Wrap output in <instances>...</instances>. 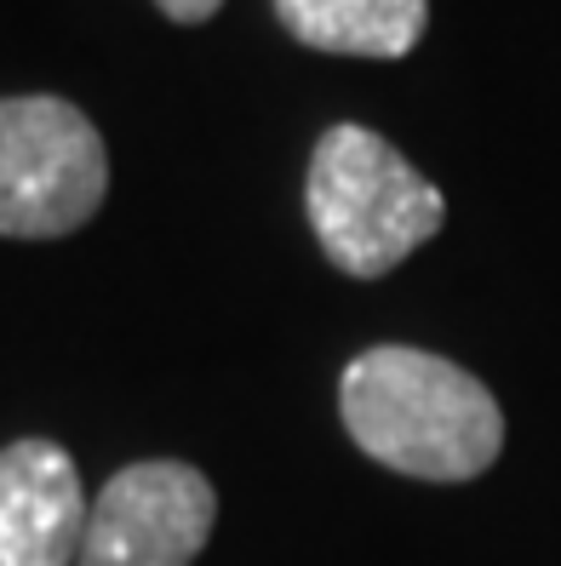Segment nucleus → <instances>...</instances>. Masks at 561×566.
<instances>
[{
    "instance_id": "7",
    "label": "nucleus",
    "mask_w": 561,
    "mask_h": 566,
    "mask_svg": "<svg viewBox=\"0 0 561 566\" xmlns=\"http://www.w3.org/2000/svg\"><path fill=\"white\" fill-rule=\"evenodd\" d=\"M160 18H173V23H207L224 0H155Z\"/></svg>"
},
{
    "instance_id": "6",
    "label": "nucleus",
    "mask_w": 561,
    "mask_h": 566,
    "mask_svg": "<svg viewBox=\"0 0 561 566\" xmlns=\"http://www.w3.org/2000/svg\"><path fill=\"white\" fill-rule=\"evenodd\" d=\"M276 18L310 52L407 57L430 29V0H276Z\"/></svg>"
},
{
    "instance_id": "4",
    "label": "nucleus",
    "mask_w": 561,
    "mask_h": 566,
    "mask_svg": "<svg viewBox=\"0 0 561 566\" xmlns=\"http://www.w3.org/2000/svg\"><path fill=\"white\" fill-rule=\"evenodd\" d=\"M218 521L212 481L178 458L126 463L97 492L75 566H195Z\"/></svg>"
},
{
    "instance_id": "5",
    "label": "nucleus",
    "mask_w": 561,
    "mask_h": 566,
    "mask_svg": "<svg viewBox=\"0 0 561 566\" xmlns=\"http://www.w3.org/2000/svg\"><path fill=\"white\" fill-rule=\"evenodd\" d=\"M75 458L46 436L0 447V566H75L86 538Z\"/></svg>"
},
{
    "instance_id": "2",
    "label": "nucleus",
    "mask_w": 561,
    "mask_h": 566,
    "mask_svg": "<svg viewBox=\"0 0 561 566\" xmlns=\"http://www.w3.org/2000/svg\"><path fill=\"white\" fill-rule=\"evenodd\" d=\"M304 212L333 270L378 281L447 223L441 189L367 126H326L310 155Z\"/></svg>"
},
{
    "instance_id": "3",
    "label": "nucleus",
    "mask_w": 561,
    "mask_h": 566,
    "mask_svg": "<svg viewBox=\"0 0 561 566\" xmlns=\"http://www.w3.org/2000/svg\"><path fill=\"white\" fill-rule=\"evenodd\" d=\"M104 195L110 149L70 97H0V235H75Z\"/></svg>"
},
{
    "instance_id": "1",
    "label": "nucleus",
    "mask_w": 561,
    "mask_h": 566,
    "mask_svg": "<svg viewBox=\"0 0 561 566\" xmlns=\"http://www.w3.org/2000/svg\"><path fill=\"white\" fill-rule=\"evenodd\" d=\"M350 441L373 463L413 481H476L505 452V407L458 360L373 344L339 378Z\"/></svg>"
}]
</instances>
